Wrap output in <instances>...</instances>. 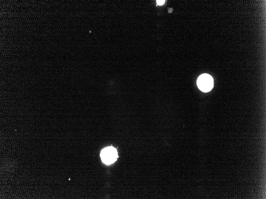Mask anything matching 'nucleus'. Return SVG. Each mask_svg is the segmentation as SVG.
Wrapping results in <instances>:
<instances>
[{
    "label": "nucleus",
    "mask_w": 266,
    "mask_h": 199,
    "mask_svg": "<svg viewBox=\"0 0 266 199\" xmlns=\"http://www.w3.org/2000/svg\"><path fill=\"white\" fill-rule=\"evenodd\" d=\"M197 84L201 91L204 92L210 91L213 86V78L209 74H202L198 78Z\"/></svg>",
    "instance_id": "f257e3e1"
},
{
    "label": "nucleus",
    "mask_w": 266,
    "mask_h": 199,
    "mask_svg": "<svg viewBox=\"0 0 266 199\" xmlns=\"http://www.w3.org/2000/svg\"><path fill=\"white\" fill-rule=\"evenodd\" d=\"M172 8H171V9H169V12L170 13H171L172 12Z\"/></svg>",
    "instance_id": "20e7f679"
},
{
    "label": "nucleus",
    "mask_w": 266,
    "mask_h": 199,
    "mask_svg": "<svg viewBox=\"0 0 266 199\" xmlns=\"http://www.w3.org/2000/svg\"><path fill=\"white\" fill-rule=\"evenodd\" d=\"M157 1V4H158V5H162L164 4L165 1H164V0H163V1H162V0H161L160 1V0H159V1Z\"/></svg>",
    "instance_id": "7ed1b4c3"
},
{
    "label": "nucleus",
    "mask_w": 266,
    "mask_h": 199,
    "mask_svg": "<svg viewBox=\"0 0 266 199\" xmlns=\"http://www.w3.org/2000/svg\"><path fill=\"white\" fill-rule=\"evenodd\" d=\"M102 161L107 164H112L118 158L117 150L113 147L106 148L102 150L101 153Z\"/></svg>",
    "instance_id": "f03ea898"
}]
</instances>
